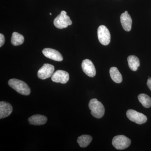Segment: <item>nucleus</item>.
<instances>
[{
	"label": "nucleus",
	"mask_w": 151,
	"mask_h": 151,
	"mask_svg": "<svg viewBox=\"0 0 151 151\" xmlns=\"http://www.w3.org/2000/svg\"><path fill=\"white\" fill-rule=\"evenodd\" d=\"M8 84L14 90L22 95H29L30 94L29 87L23 81L16 78H12L9 80Z\"/></svg>",
	"instance_id": "f257e3e1"
},
{
	"label": "nucleus",
	"mask_w": 151,
	"mask_h": 151,
	"mask_svg": "<svg viewBox=\"0 0 151 151\" xmlns=\"http://www.w3.org/2000/svg\"><path fill=\"white\" fill-rule=\"evenodd\" d=\"M89 108L91 110V114L97 119H100L105 114V109L101 102L97 99H92L89 103Z\"/></svg>",
	"instance_id": "f03ea898"
},
{
	"label": "nucleus",
	"mask_w": 151,
	"mask_h": 151,
	"mask_svg": "<svg viewBox=\"0 0 151 151\" xmlns=\"http://www.w3.org/2000/svg\"><path fill=\"white\" fill-rule=\"evenodd\" d=\"M66 14L65 11H61L60 14L55 19L53 23L55 27L62 29L72 24V21Z\"/></svg>",
	"instance_id": "7ed1b4c3"
},
{
	"label": "nucleus",
	"mask_w": 151,
	"mask_h": 151,
	"mask_svg": "<svg viewBox=\"0 0 151 151\" xmlns=\"http://www.w3.org/2000/svg\"><path fill=\"white\" fill-rule=\"evenodd\" d=\"M131 141L124 135H118L114 137L112 141V145L117 150L127 149L131 145Z\"/></svg>",
	"instance_id": "20e7f679"
},
{
	"label": "nucleus",
	"mask_w": 151,
	"mask_h": 151,
	"mask_svg": "<svg viewBox=\"0 0 151 151\" xmlns=\"http://www.w3.org/2000/svg\"><path fill=\"white\" fill-rule=\"evenodd\" d=\"M97 36L100 43L104 45H107L111 42V34L105 25H101L97 29Z\"/></svg>",
	"instance_id": "39448f33"
},
{
	"label": "nucleus",
	"mask_w": 151,
	"mask_h": 151,
	"mask_svg": "<svg viewBox=\"0 0 151 151\" xmlns=\"http://www.w3.org/2000/svg\"><path fill=\"white\" fill-rule=\"evenodd\" d=\"M127 116L130 121L138 124H145L147 120V116L144 114L131 109L127 111Z\"/></svg>",
	"instance_id": "423d86ee"
},
{
	"label": "nucleus",
	"mask_w": 151,
	"mask_h": 151,
	"mask_svg": "<svg viewBox=\"0 0 151 151\" xmlns=\"http://www.w3.org/2000/svg\"><path fill=\"white\" fill-rule=\"evenodd\" d=\"M55 68L51 64H44L37 72V76L41 79H45L50 77L53 74Z\"/></svg>",
	"instance_id": "0eeeda50"
},
{
	"label": "nucleus",
	"mask_w": 151,
	"mask_h": 151,
	"mask_svg": "<svg viewBox=\"0 0 151 151\" xmlns=\"http://www.w3.org/2000/svg\"><path fill=\"white\" fill-rule=\"evenodd\" d=\"M69 79V74L64 70H57L51 76L52 80L56 83L65 84Z\"/></svg>",
	"instance_id": "6e6552de"
},
{
	"label": "nucleus",
	"mask_w": 151,
	"mask_h": 151,
	"mask_svg": "<svg viewBox=\"0 0 151 151\" xmlns=\"http://www.w3.org/2000/svg\"><path fill=\"white\" fill-rule=\"evenodd\" d=\"M81 67L84 73L89 77H93L96 75L95 68L90 60H84L82 61Z\"/></svg>",
	"instance_id": "1a4fd4ad"
},
{
	"label": "nucleus",
	"mask_w": 151,
	"mask_h": 151,
	"mask_svg": "<svg viewBox=\"0 0 151 151\" xmlns=\"http://www.w3.org/2000/svg\"><path fill=\"white\" fill-rule=\"evenodd\" d=\"M44 55L47 58L57 61H61L63 60L62 55L57 50L51 48H45L42 50Z\"/></svg>",
	"instance_id": "9d476101"
},
{
	"label": "nucleus",
	"mask_w": 151,
	"mask_h": 151,
	"mask_svg": "<svg viewBox=\"0 0 151 151\" xmlns=\"http://www.w3.org/2000/svg\"><path fill=\"white\" fill-rule=\"evenodd\" d=\"M120 20L124 29L126 31H130L132 29V20L127 11L121 15Z\"/></svg>",
	"instance_id": "9b49d317"
},
{
	"label": "nucleus",
	"mask_w": 151,
	"mask_h": 151,
	"mask_svg": "<svg viewBox=\"0 0 151 151\" xmlns=\"http://www.w3.org/2000/svg\"><path fill=\"white\" fill-rule=\"evenodd\" d=\"M13 111L12 105L7 102H0V119H2L9 116Z\"/></svg>",
	"instance_id": "f8f14e48"
},
{
	"label": "nucleus",
	"mask_w": 151,
	"mask_h": 151,
	"mask_svg": "<svg viewBox=\"0 0 151 151\" xmlns=\"http://www.w3.org/2000/svg\"><path fill=\"white\" fill-rule=\"evenodd\" d=\"M47 120L46 117L41 115H33L28 119L30 124L36 126H40L45 124Z\"/></svg>",
	"instance_id": "ddd939ff"
},
{
	"label": "nucleus",
	"mask_w": 151,
	"mask_h": 151,
	"mask_svg": "<svg viewBox=\"0 0 151 151\" xmlns=\"http://www.w3.org/2000/svg\"><path fill=\"white\" fill-rule=\"evenodd\" d=\"M129 67L133 71H136L140 65L139 60L135 55H130L127 58Z\"/></svg>",
	"instance_id": "4468645a"
},
{
	"label": "nucleus",
	"mask_w": 151,
	"mask_h": 151,
	"mask_svg": "<svg viewBox=\"0 0 151 151\" xmlns=\"http://www.w3.org/2000/svg\"><path fill=\"white\" fill-rule=\"evenodd\" d=\"M110 74L111 78L116 83H121L123 80L121 73L116 67H111L110 70Z\"/></svg>",
	"instance_id": "2eb2a0df"
},
{
	"label": "nucleus",
	"mask_w": 151,
	"mask_h": 151,
	"mask_svg": "<svg viewBox=\"0 0 151 151\" xmlns=\"http://www.w3.org/2000/svg\"><path fill=\"white\" fill-rule=\"evenodd\" d=\"M92 140V137L89 135H83L78 137L77 142L80 147L84 148L89 145Z\"/></svg>",
	"instance_id": "dca6fc26"
},
{
	"label": "nucleus",
	"mask_w": 151,
	"mask_h": 151,
	"mask_svg": "<svg viewBox=\"0 0 151 151\" xmlns=\"http://www.w3.org/2000/svg\"><path fill=\"white\" fill-rule=\"evenodd\" d=\"M24 42V37L23 36L19 33L14 32L12 35L11 42L13 45L18 46L23 43Z\"/></svg>",
	"instance_id": "f3484780"
},
{
	"label": "nucleus",
	"mask_w": 151,
	"mask_h": 151,
	"mask_svg": "<svg viewBox=\"0 0 151 151\" xmlns=\"http://www.w3.org/2000/svg\"><path fill=\"white\" fill-rule=\"evenodd\" d=\"M138 99L140 103L144 107L149 108L151 106V98L145 94H141L138 96Z\"/></svg>",
	"instance_id": "a211bd4d"
},
{
	"label": "nucleus",
	"mask_w": 151,
	"mask_h": 151,
	"mask_svg": "<svg viewBox=\"0 0 151 151\" xmlns=\"http://www.w3.org/2000/svg\"><path fill=\"white\" fill-rule=\"evenodd\" d=\"M5 42V37L2 34H0V47H1Z\"/></svg>",
	"instance_id": "6ab92c4d"
},
{
	"label": "nucleus",
	"mask_w": 151,
	"mask_h": 151,
	"mask_svg": "<svg viewBox=\"0 0 151 151\" xmlns=\"http://www.w3.org/2000/svg\"><path fill=\"white\" fill-rule=\"evenodd\" d=\"M147 85L149 88V89H150L151 91V78H149L148 79L147 82Z\"/></svg>",
	"instance_id": "aec40b11"
},
{
	"label": "nucleus",
	"mask_w": 151,
	"mask_h": 151,
	"mask_svg": "<svg viewBox=\"0 0 151 151\" xmlns=\"http://www.w3.org/2000/svg\"><path fill=\"white\" fill-rule=\"evenodd\" d=\"M50 15H51L52 14L51 13H50Z\"/></svg>",
	"instance_id": "412c9836"
}]
</instances>
